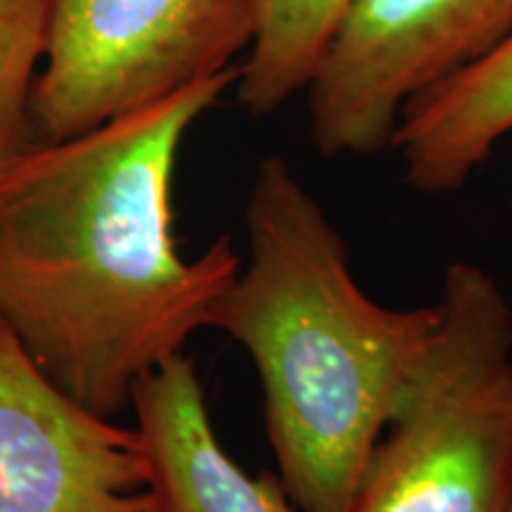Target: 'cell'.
<instances>
[{"label": "cell", "mask_w": 512, "mask_h": 512, "mask_svg": "<svg viewBox=\"0 0 512 512\" xmlns=\"http://www.w3.org/2000/svg\"><path fill=\"white\" fill-rule=\"evenodd\" d=\"M238 67L0 169V323L64 394L102 418L183 354L240 273L233 238L185 259L174 174L185 136Z\"/></svg>", "instance_id": "6da1fadb"}, {"label": "cell", "mask_w": 512, "mask_h": 512, "mask_svg": "<svg viewBox=\"0 0 512 512\" xmlns=\"http://www.w3.org/2000/svg\"><path fill=\"white\" fill-rule=\"evenodd\" d=\"M247 266L214 328L252 356L278 477L299 512H349L384 427L430 351L441 309H389L283 157L256 169Z\"/></svg>", "instance_id": "7a4b0ae2"}, {"label": "cell", "mask_w": 512, "mask_h": 512, "mask_svg": "<svg viewBox=\"0 0 512 512\" xmlns=\"http://www.w3.org/2000/svg\"><path fill=\"white\" fill-rule=\"evenodd\" d=\"M439 309L349 512H512V309L470 261L448 266Z\"/></svg>", "instance_id": "3957f363"}, {"label": "cell", "mask_w": 512, "mask_h": 512, "mask_svg": "<svg viewBox=\"0 0 512 512\" xmlns=\"http://www.w3.org/2000/svg\"><path fill=\"white\" fill-rule=\"evenodd\" d=\"M254 0H50L31 93L36 143L91 131L233 69Z\"/></svg>", "instance_id": "277c9868"}, {"label": "cell", "mask_w": 512, "mask_h": 512, "mask_svg": "<svg viewBox=\"0 0 512 512\" xmlns=\"http://www.w3.org/2000/svg\"><path fill=\"white\" fill-rule=\"evenodd\" d=\"M512 0H354L306 88L320 155L392 147L403 107L496 50Z\"/></svg>", "instance_id": "5b68a950"}, {"label": "cell", "mask_w": 512, "mask_h": 512, "mask_svg": "<svg viewBox=\"0 0 512 512\" xmlns=\"http://www.w3.org/2000/svg\"><path fill=\"white\" fill-rule=\"evenodd\" d=\"M0 512H164L136 427L64 394L3 323Z\"/></svg>", "instance_id": "8992f818"}, {"label": "cell", "mask_w": 512, "mask_h": 512, "mask_svg": "<svg viewBox=\"0 0 512 512\" xmlns=\"http://www.w3.org/2000/svg\"><path fill=\"white\" fill-rule=\"evenodd\" d=\"M131 408L164 512H299L280 477L247 475L223 451L185 354L140 377Z\"/></svg>", "instance_id": "52a82bcc"}, {"label": "cell", "mask_w": 512, "mask_h": 512, "mask_svg": "<svg viewBox=\"0 0 512 512\" xmlns=\"http://www.w3.org/2000/svg\"><path fill=\"white\" fill-rule=\"evenodd\" d=\"M512 131V34L482 60L415 95L392 145L406 181L422 195L465 188Z\"/></svg>", "instance_id": "ba28073f"}, {"label": "cell", "mask_w": 512, "mask_h": 512, "mask_svg": "<svg viewBox=\"0 0 512 512\" xmlns=\"http://www.w3.org/2000/svg\"><path fill=\"white\" fill-rule=\"evenodd\" d=\"M354 0H254V34L238 67V100L268 117L309 88Z\"/></svg>", "instance_id": "9c48e42d"}, {"label": "cell", "mask_w": 512, "mask_h": 512, "mask_svg": "<svg viewBox=\"0 0 512 512\" xmlns=\"http://www.w3.org/2000/svg\"><path fill=\"white\" fill-rule=\"evenodd\" d=\"M50 0H0V169L36 143L31 93L46 53Z\"/></svg>", "instance_id": "30bf717a"}]
</instances>
